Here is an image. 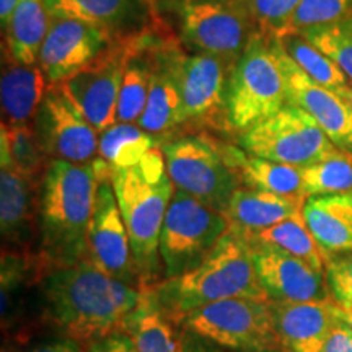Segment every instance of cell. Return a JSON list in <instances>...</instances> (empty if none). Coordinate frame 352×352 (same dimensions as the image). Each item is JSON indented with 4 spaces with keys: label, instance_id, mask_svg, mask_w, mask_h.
I'll list each match as a JSON object with an SVG mask.
<instances>
[{
    "label": "cell",
    "instance_id": "4fadbf2b",
    "mask_svg": "<svg viewBox=\"0 0 352 352\" xmlns=\"http://www.w3.org/2000/svg\"><path fill=\"white\" fill-rule=\"evenodd\" d=\"M91 165L96 176V196L88 227L87 258H90L109 276L140 289L138 272L132 261L129 235L114 195V170L101 157H96Z\"/></svg>",
    "mask_w": 352,
    "mask_h": 352
},
{
    "label": "cell",
    "instance_id": "7402d4cb",
    "mask_svg": "<svg viewBox=\"0 0 352 352\" xmlns=\"http://www.w3.org/2000/svg\"><path fill=\"white\" fill-rule=\"evenodd\" d=\"M305 201V197L279 196L240 186L233 192L226 215L232 230L246 236L302 215Z\"/></svg>",
    "mask_w": 352,
    "mask_h": 352
},
{
    "label": "cell",
    "instance_id": "277c9868",
    "mask_svg": "<svg viewBox=\"0 0 352 352\" xmlns=\"http://www.w3.org/2000/svg\"><path fill=\"white\" fill-rule=\"evenodd\" d=\"M155 292L175 321H182L197 308L228 298L270 300L258 279L252 245L232 228L196 267L166 279Z\"/></svg>",
    "mask_w": 352,
    "mask_h": 352
},
{
    "label": "cell",
    "instance_id": "9c48e42d",
    "mask_svg": "<svg viewBox=\"0 0 352 352\" xmlns=\"http://www.w3.org/2000/svg\"><path fill=\"white\" fill-rule=\"evenodd\" d=\"M189 333L215 344L243 352H270L280 342L271 300L228 298L209 303L182 320Z\"/></svg>",
    "mask_w": 352,
    "mask_h": 352
},
{
    "label": "cell",
    "instance_id": "ab89813d",
    "mask_svg": "<svg viewBox=\"0 0 352 352\" xmlns=\"http://www.w3.org/2000/svg\"><path fill=\"white\" fill-rule=\"evenodd\" d=\"M21 0H0V20H2V30L7 28L15 8L20 6Z\"/></svg>",
    "mask_w": 352,
    "mask_h": 352
},
{
    "label": "cell",
    "instance_id": "8d00e7d4",
    "mask_svg": "<svg viewBox=\"0 0 352 352\" xmlns=\"http://www.w3.org/2000/svg\"><path fill=\"white\" fill-rule=\"evenodd\" d=\"M323 352H352V331L349 324L341 318L336 310V320L329 333Z\"/></svg>",
    "mask_w": 352,
    "mask_h": 352
},
{
    "label": "cell",
    "instance_id": "30bf717a",
    "mask_svg": "<svg viewBox=\"0 0 352 352\" xmlns=\"http://www.w3.org/2000/svg\"><path fill=\"white\" fill-rule=\"evenodd\" d=\"M240 147L252 155L307 168L340 152L303 109L285 104L276 114L243 131Z\"/></svg>",
    "mask_w": 352,
    "mask_h": 352
},
{
    "label": "cell",
    "instance_id": "f546056e",
    "mask_svg": "<svg viewBox=\"0 0 352 352\" xmlns=\"http://www.w3.org/2000/svg\"><path fill=\"white\" fill-rule=\"evenodd\" d=\"M280 47L285 51L290 59L307 74L311 80L320 85L329 88L344 96L346 90L349 88L347 77L344 72L334 64L333 59L321 52L318 47L314 46L300 33H287L280 38H274Z\"/></svg>",
    "mask_w": 352,
    "mask_h": 352
},
{
    "label": "cell",
    "instance_id": "60d3db41",
    "mask_svg": "<svg viewBox=\"0 0 352 352\" xmlns=\"http://www.w3.org/2000/svg\"><path fill=\"white\" fill-rule=\"evenodd\" d=\"M182 352H214V351L208 349V347H204L196 341H189V338L184 336L182 340Z\"/></svg>",
    "mask_w": 352,
    "mask_h": 352
},
{
    "label": "cell",
    "instance_id": "ba28073f",
    "mask_svg": "<svg viewBox=\"0 0 352 352\" xmlns=\"http://www.w3.org/2000/svg\"><path fill=\"white\" fill-rule=\"evenodd\" d=\"M222 145L209 135H184L165 142L162 152L176 189L226 214L240 182Z\"/></svg>",
    "mask_w": 352,
    "mask_h": 352
},
{
    "label": "cell",
    "instance_id": "52a82bcc",
    "mask_svg": "<svg viewBox=\"0 0 352 352\" xmlns=\"http://www.w3.org/2000/svg\"><path fill=\"white\" fill-rule=\"evenodd\" d=\"M228 230L230 222L226 214L175 189L160 235V259L166 279L196 267Z\"/></svg>",
    "mask_w": 352,
    "mask_h": 352
},
{
    "label": "cell",
    "instance_id": "5b68a950",
    "mask_svg": "<svg viewBox=\"0 0 352 352\" xmlns=\"http://www.w3.org/2000/svg\"><path fill=\"white\" fill-rule=\"evenodd\" d=\"M173 10L186 50L219 57L233 67L258 32L248 0H173Z\"/></svg>",
    "mask_w": 352,
    "mask_h": 352
},
{
    "label": "cell",
    "instance_id": "7a4b0ae2",
    "mask_svg": "<svg viewBox=\"0 0 352 352\" xmlns=\"http://www.w3.org/2000/svg\"><path fill=\"white\" fill-rule=\"evenodd\" d=\"M95 196L94 165L50 162L39 184L38 259L43 274L87 258Z\"/></svg>",
    "mask_w": 352,
    "mask_h": 352
},
{
    "label": "cell",
    "instance_id": "7bdbcfd3",
    "mask_svg": "<svg viewBox=\"0 0 352 352\" xmlns=\"http://www.w3.org/2000/svg\"><path fill=\"white\" fill-rule=\"evenodd\" d=\"M144 2L151 7L153 15L158 16V0H144Z\"/></svg>",
    "mask_w": 352,
    "mask_h": 352
},
{
    "label": "cell",
    "instance_id": "f6af8a7d",
    "mask_svg": "<svg viewBox=\"0 0 352 352\" xmlns=\"http://www.w3.org/2000/svg\"><path fill=\"white\" fill-rule=\"evenodd\" d=\"M3 352H16V351H10V349H8V351H7V349H3Z\"/></svg>",
    "mask_w": 352,
    "mask_h": 352
},
{
    "label": "cell",
    "instance_id": "484cf974",
    "mask_svg": "<svg viewBox=\"0 0 352 352\" xmlns=\"http://www.w3.org/2000/svg\"><path fill=\"white\" fill-rule=\"evenodd\" d=\"M175 320L165 310L155 292V285L140 289V300L126 321L124 331L134 341L138 352H182L176 338Z\"/></svg>",
    "mask_w": 352,
    "mask_h": 352
},
{
    "label": "cell",
    "instance_id": "44dd1931",
    "mask_svg": "<svg viewBox=\"0 0 352 352\" xmlns=\"http://www.w3.org/2000/svg\"><path fill=\"white\" fill-rule=\"evenodd\" d=\"M176 39L164 26L153 46V70L147 103L138 124L152 135L165 134L182 126V95L170 59V46Z\"/></svg>",
    "mask_w": 352,
    "mask_h": 352
},
{
    "label": "cell",
    "instance_id": "9a60e30c",
    "mask_svg": "<svg viewBox=\"0 0 352 352\" xmlns=\"http://www.w3.org/2000/svg\"><path fill=\"white\" fill-rule=\"evenodd\" d=\"M271 41L277 63L283 70L287 103L310 114L340 151L352 153V107L349 101L336 91L311 80L285 54L274 38H271Z\"/></svg>",
    "mask_w": 352,
    "mask_h": 352
},
{
    "label": "cell",
    "instance_id": "f35d334b",
    "mask_svg": "<svg viewBox=\"0 0 352 352\" xmlns=\"http://www.w3.org/2000/svg\"><path fill=\"white\" fill-rule=\"evenodd\" d=\"M32 352H82V344H78L74 340H69V338H64V340L39 344Z\"/></svg>",
    "mask_w": 352,
    "mask_h": 352
},
{
    "label": "cell",
    "instance_id": "2e32d148",
    "mask_svg": "<svg viewBox=\"0 0 352 352\" xmlns=\"http://www.w3.org/2000/svg\"><path fill=\"white\" fill-rule=\"evenodd\" d=\"M120 38L109 30L70 19H52L38 65L51 85L94 63Z\"/></svg>",
    "mask_w": 352,
    "mask_h": 352
},
{
    "label": "cell",
    "instance_id": "836d02e7",
    "mask_svg": "<svg viewBox=\"0 0 352 352\" xmlns=\"http://www.w3.org/2000/svg\"><path fill=\"white\" fill-rule=\"evenodd\" d=\"M347 16H352V0H300L289 33H300L303 30L334 23Z\"/></svg>",
    "mask_w": 352,
    "mask_h": 352
},
{
    "label": "cell",
    "instance_id": "3957f363",
    "mask_svg": "<svg viewBox=\"0 0 352 352\" xmlns=\"http://www.w3.org/2000/svg\"><path fill=\"white\" fill-rule=\"evenodd\" d=\"M113 188L131 241L140 289L151 287L160 271V235L175 184L162 148L153 147L132 168L114 170Z\"/></svg>",
    "mask_w": 352,
    "mask_h": 352
},
{
    "label": "cell",
    "instance_id": "d6986e66",
    "mask_svg": "<svg viewBox=\"0 0 352 352\" xmlns=\"http://www.w3.org/2000/svg\"><path fill=\"white\" fill-rule=\"evenodd\" d=\"M36 215H39V191L36 179L19 173L10 166L0 170V228L8 245L15 253L25 256H38L30 252V245L36 232Z\"/></svg>",
    "mask_w": 352,
    "mask_h": 352
},
{
    "label": "cell",
    "instance_id": "ac0fdd59",
    "mask_svg": "<svg viewBox=\"0 0 352 352\" xmlns=\"http://www.w3.org/2000/svg\"><path fill=\"white\" fill-rule=\"evenodd\" d=\"M274 327L285 352H323L336 320V303L271 302Z\"/></svg>",
    "mask_w": 352,
    "mask_h": 352
},
{
    "label": "cell",
    "instance_id": "e0dca14e",
    "mask_svg": "<svg viewBox=\"0 0 352 352\" xmlns=\"http://www.w3.org/2000/svg\"><path fill=\"white\" fill-rule=\"evenodd\" d=\"M252 245V243H250ZM258 279L271 302L328 300L327 272L267 246L252 245Z\"/></svg>",
    "mask_w": 352,
    "mask_h": 352
},
{
    "label": "cell",
    "instance_id": "cb8c5ba5",
    "mask_svg": "<svg viewBox=\"0 0 352 352\" xmlns=\"http://www.w3.org/2000/svg\"><path fill=\"white\" fill-rule=\"evenodd\" d=\"M50 85L39 65L19 64L3 54L0 82L3 122L28 124L32 118H36Z\"/></svg>",
    "mask_w": 352,
    "mask_h": 352
},
{
    "label": "cell",
    "instance_id": "1f68e13d",
    "mask_svg": "<svg viewBox=\"0 0 352 352\" xmlns=\"http://www.w3.org/2000/svg\"><path fill=\"white\" fill-rule=\"evenodd\" d=\"M303 196L352 195V153L340 151L302 168Z\"/></svg>",
    "mask_w": 352,
    "mask_h": 352
},
{
    "label": "cell",
    "instance_id": "ee69618b",
    "mask_svg": "<svg viewBox=\"0 0 352 352\" xmlns=\"http://www.w3.org/2000/svg\"><path fill=\"white\" fill-rule=\"evenodd\" d=\"M344 98L349 101L351 103V107H352V85H349V88H347L346 90V94H344Z\"/></svg>",
    "mask_w": 352,
    "mask_h": 352
},
{
    "label": "cell",
    "instance_id": "7c38bea8",
    "mask_svg": "<svg viewBox=\"0 0 352 352\" xmlns=\"http://www.w3.org/2000/svg\"><path fill=\"white\" fill-rule=\"evenodd\" d=\"M138 33L120 36L94 63L57 83L98 134L118 122L122 74Z\"/></svg>",
    "mask_w": 352,
    "mask_h": 352
},
{
    "label": "cell",
    "instance_id": "74e56055",
    "mask_svg": "<svg viewBox=\"0 0 352 352\" xmlns=\"http://www.w3.org/2000/svg\"><path fill=\"white\" fill-rule=\"evenodd\" d=\"M85 352H138V347L126 331H116L88 346Z\"/></svg>",
    "mask_w": 352,
    "mask_h": 352
},
{
    "label": "cell",
    "instance_id": "d590c367",
    "mask_svg": "<svg viewBox=\"0 0 352 352\" xmlns=\"http://www.w3.org/2000/svg\"><path fill=\"white\" fill-rule=\"evenodd\" d=\"M327 284L334 303L352 311V252L328 259Z\"/></svg>",
    "mask_w": 352,
    "mask_h": 352
},
{
    "label": "cell",
    "instance_id": "8fae6325",
    "mask_svg": "<svg viewBox=\"0 0 352 352\" xmlns=\"http://www.w3.org/2000/svg\"><path fill=\"white\" fill-rule=\"evenodd\" d=\"M179 38L170 46V59L182 95V124H228V85L233 65L219 57L184 52Z\"/></svg>",
    "mask_w": 352,
    "mask_h": 352
},
{
    "label": "cell",
    "instance_id": "5bb4252c",
    "mask_svg": "<svg viewBox=\"0 0 352 352\" xmlns=\"http://www.w3.org/2000/svg\"><path fill=\"white\" fill-rule=\"evenodd\" d=\"M36 132L44 152L52 160L88 165L96 158L98 132L57 83L50 85L39 107Z\"/></svg>",
    "mask_w": 352,
    "mask_h": 352
},
{
    "label": "cell",
    "instance_id": "603a6c76",
    "mask_svg": "<svg viewBox=\"0 0 352 352\" xmlns=\"http://www.w3.org/2000/svg\"><path fill=\"white\" fill-rule=\"evenodd\" d=\"M302 215L327 261L352 252V195L307 197Z\"/></svg>",
    "mask_w": 352,
    "mask_h": 352
},
{
    "label": "cell",
    "instance_id": "83f0119b",
    "mask_svg": "<svg viewBox=\"0 0 352 352\" xmlns=\"http://www.w3.org/2000/svg\"><path fill=\"white\" fill-rule=\"evenodd\" d=\"M245 239L252 245L267 246V248L292 254L298 259H303L315 270L327 272V256L316 243L311 232L308 230L303 215L285 219L261 232L246 235Z\"/></svg>",
    "mask_w": 352,
    "mask_h": 352
},
{
    "label": "cell",
    "instance_id": "4dcf8cb0",
    "mask_svg": "<svg viewBox=\"0 0 352 352\" xmlns=\"http://www.w3.org/2000/svg\"><path fill=\"white\" fill-rule=\"evenodd\" d=\"M153 147H157L155 138L139 124L116 122L100 134L98 153L113 170H124L138 165Z\"/></svg>",
    "mask_w": 352,
    "mask_h": 352
},
{
    "label": "cell",
    "instance_id": "6da1fadb",
    "mask_svg": "<svg viewBox=\"0 0 352 352\" xmlns=\"http://www.w3.org/2000/svg\"><path fill=\"white\" fill-rule=\"evenodd\" d=\"M39 285L44 318L82 346L124 331L140 300V289L109 276L90 258L46 271Z\"/></svg>",
    "mask_w": 352,
    "mask_h": 352
},
{
    "label": "cell",
    "instance_id": "e575fe53",
    "mask_svg": "<svg viewBox=\"0 0 352 352\" xmlns=\"http://www.w3.org/2000/svg\"><path fill=\"white\" fill-rule=\"evenodd\" d=\"M258 30L267 38L289 33L300 0H248Z\"/></svg>",
    "mask_w": 352,
    "mask_h": 352
},
{
    "label": "cell",
    "instance_id": "f1b7e54d",
    "mask_svg": "<svg viewBox=\"0 0 352 352\" xmlns=\"http://www.w3.org/2000/svg\"><path fill=\"white\" fill-rule=\"evenodd\" d=\"M0 153L2 166H10L19 173L36 179L46 171L44 152L36 127L30 124H6L0 131Z\"/></svg>",
    "mask_w": 352,
    "mask_h": 352
},
{
    "label": "cell",
    "instance_id": "d6a6232c",
    "mask_svg": "<svg viewBox=\"0 0 352 352\" xmlns=\"http://www.w3.org/2000/svg\"><path fill=\"white\" fill-rule=\"evenodd\" d=\"M305 39L324 52L352 82V16L334 23L300 32Z\"/></svg>",
    "mask_w": 352,
    "mask_h": 352
},
{
    "label": "cell",
    "instance_id": "d4e9b609",
    "mask_svg": "<svg viewBox=\"0 0 352 352\" xmlns=\"http://www.w3.org/2000/svg\"><path fill=\"white\" fill-rule=\"evenodd\" d=\"M230 168L243 188L272 192L279 196L305 197L303 196L302 168L266 158L252 155L235 145H222ZM307 199V197H305Z\"/></svg>",
    "mask_w": 352,
    "mask_h": 352
},
{
    "label": "cell",
    "instance_id": "ffe728a7",
    "mask_svg": "<svg viewBox=\"0 0 352 352\" xmlns=\"http://www.w3.org/2000/svg\"><path fill=\"white\" fill-rule=\"evenodd\" d=\"M51 19H70L109 30L118 36L142 32L157 21L144 0H46Z\"/></svg>",
    "mask_w": 352,
    "mask_h": 352
},
{
    "label": "cell",
    "instance_id": "8992f818",
    "mask_svg": "<svg viewBox=\"0 0 352 352\" xmlns=\"http://www.w3.org/2000/svg\"><path fill=\"white\" fill-rule=\"evenodd\" d=\"M285 104V82L272 41L258 30L232 70L228 124L243 132L280 111Z\"/></svg>",
    "mask_w": 352,
    "mask_h": 352
},
{
    "label": "cell",
    "instance_id": "4316f807",
    "mask_svg": "<svg viewBox=\"0 0 352 352\" xmlns=\"http://www.w3.org/2000/svg\"><path fill=\"white\" fill-rule=\"evenodd\" d=\"M51 20L46 0H21L3 30L7 44L3 54L19 64H38Z\"/></svg>",
    "mask_w": 352,
    "mask_h": 352
},
{
    "label": "cell",
    "instance_id": "b9f144b4",
    "mask_svg": "<svg viewBox=\"0 0 352 352\" xmlns=\"http://www.w3.org/2000/svg\"><path fill=\"white\" fill-rule=\"evenodd\" d=\"M336 310H338V314H340L341 318L344 320L347 324H349V328H351V331H352V311L346 310V308H341L340 305H336Z\"/></svg>",
    "mask_w": 352,
    "mask_h": 352
}]
</instances>
